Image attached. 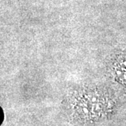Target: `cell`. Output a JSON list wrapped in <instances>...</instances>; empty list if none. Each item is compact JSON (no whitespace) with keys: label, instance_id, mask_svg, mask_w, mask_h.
<instances>
[{"label":"cell","instance_id":"1","mask_svg":"<svg viewBox=\"0 0 126 126\" xmlns=\"http://www.w3.org/2000/svg\"><path fill=\"white\" fill-rule=\"evenodd\" d=\"M4 120V113L2 108L0 107V126L3 123Z\"/></svg>","mask_w":126,"mask_h":126}]
</instances>
